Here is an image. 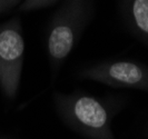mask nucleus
I'll return each mask as SVG.
<instances>
[{"instance_id":"nucleus-8","label":"nucleus","mask_w":148,"mask_h":139,"mask_svg":"<svg viewBox=\"0 0 148 139\" xmlns=\"http://www.w3.org/2000/svg\"><path fill=\"white\" fill-rule=\"evenodd\" d=\"M145 135H146V137L148 138V124L146 126V129H145Z\"/></svg>"},{"instance_id":"nucleus-7","label":"nucleus","mask_w":148,"mask_h":139,"mask_svg":"<svg viewBox=\"0 0 148 139\" xmlns=\"http://www.w3.org/2000/svg\"><path fill=\"white\" fill-rule=\"evenodd\" d=\"M22 2V0H0V16L9 14Z\"/></svg>"},{"instance_id":"nucleus-4","label":"nucleus","mask_w":148,"mask_h":139,"mask_svg":"<svg viewBox=\"0 0 148 139\" xmlns=\"http://www.w3.org/2000/svg\"><path fill=\"white\" fill-rule=\"evenodd\" d=\"M80 80H91L112 88H127L148 92V65L136 59H106L76 73Z\"/></svg>"},{"instance_id":"nucleus-3","label":"nucleus","mask_w":148,"mask_h":139,"mask_svg":"<svg viewBox=\"0 0 148 139\" xmlns=\"http://www.w3.org/2000/svg\"><path fill=\"white\" fill-rule=\"evenodd\" d=\"M25 38L18 16L0 23V90L8 100L17 97L21 80Z\"/></svg>"},{"instance_id":"nucleus-2","label":"nucleus","mask_w":148,"mask_h":139,"mask_svg":"<svg viewBox=\"0 0 148 139\" xmlns=\"http://www.w3.org/2000/svg\"><path fill=\"white\" fill-rule=\"evenodd\" d=\"M95 11V0H64L52 14L46 30V49L52 79H56L80 41Z\"/></svg>"},{"instance_id":"nucleus-6","label":"nucleus","mask_w":148,"mask_h":139,"mask_svg":"<svg viewBox=\"0 0 148 139\" xmlns=\"http://www.w3.org/2000/svg\"><path fill=\"white\" fill-rule=\"evenodd\" d=\"M60 0H22L18 6V12H31L40 9H46L56 5Z\"/></svg>"},{"instance_id":"nucleus-5","label":"nucleus","mask_w":148,"mask_h":139,"mask_svg":"<svg viewBox=\"0 0 148 139\" xmlns=\"http://www.w3.org/2000/svg\"><path fill=\"white\" fill-rule=\"evenodd\" d=\"M116 3L124 27L148 49V0H116Z\"/></svg>"},{"instance_id":"nucleus-1","label":"nucleus","mask_w":148,"mask_h":139,"mask_svg":"<svg viewBox=\"0 0 148 139\" xmlns=\"http://www.w3.org/2000/svg\"><path fill=\"white\" fill-rule=\"evenodd\" d=\"M52 101L60 120L86 139H116L112 120L125 107L123 95L96 96L82 89L70 94L55 91Z\"/></svg>"}]
</instances>
